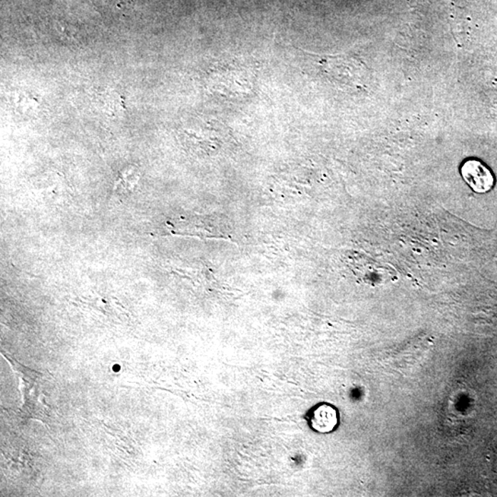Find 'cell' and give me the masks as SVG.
<instances>
[{
  "instance_id": "1",
  "label": "cell",
  "mask_w": 497,
  "mask_h": 497,
  "mask_svg": "<svg viewBox=\"0 0 497 497\" xmlns=\"http://www.w3.org/2000/svg\"><path fill=\"white\" fill-rule=\"evenodd\" d=\"M304 419L309 429L318 434H331L340 426V413L337 408L324 401L310 407Z\"/></svg>"
},
{
  "instance_id": "2",
  "label": "cell",
  "mask_w": 497,
  "mask_h": 497,
  "mask_svg": "<svg viewBox=\"0 0 497 497\" xmlns=\"http://www.w3.org/2000/svg\"><path fill=\"white\" fill-rule=\"evenodd\" d=\"M461 173L468 186L479 194L489 192L495 185V178L492 173L480 160L465 161L462 164Z\"/></svg>"
}]
</instances>
